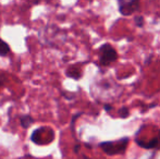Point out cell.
<instances>
[{
    "label": "cell",
    "mask_w": 160,
    "mask_h": 159,
    "mask_svg": "<svg viewBox=\"0 0 160 159\" xmlns=\"http://www.w3.org/2000/svg\"><path fill=\"white\" fill-rule=\"evenodd\" d=\"M99 63L101 66H108L118 59V53L116 49L110 44H103L99 47Z\"/></svg>",
    "instance_id": "obj_1"
},
{
    "label": "cell",
    "mask_w": 160,
    "mask_h": 159,
    "mask_svg": "<svg viewBox=\"0 0 160 159\" xmlns=\"http://www.w3.org/2000/svg\"><path fill=\"white\" fill-rule=\"evenodd\" d=\"M119 12L124 17L132 15L139 9V1L137 0H119Z\"/></svg>",
    "instance_id": "obj_2"
},
{
    "label": "cell",
    "mask_w": 160,
    "mask_h": 159,
    "mask_svg": "<svg viewBox=\"0 0 160 159\" xmlns=\"http://www.w3.org/2000/svg\"><path fill=\"white\" fill-rule=\"evenodd\" d=\"M127 143H128V138H121L118 142H103L100 144V147L108 155H114V154L122 153L120 149L117 148V146H121V145L127 144Z\"/></svg>",
    "instance_id": "obj_3"
},
{
    "label": "cell",
    "mask_w": 160,
    "mask_h": 159,
    "mask_svg": "<svg viewBox=\"0 0 160 159\" xmlns=\"http://www.w3.org/2000/svg\"><path fill=\"white\" fill-rule=\"evenodd\" d=\"M34 122V119L31 115H24L22 117H20V124L21 127H23L24 130H28L31 125L33 124Z\"/></svg>",
    "instance_id": "obj_4"
},
{
    "label": "cell",
    "mask_w": 160,
    "mask_h": 159,
    "mask_svg": "<svg viewBox=\"0 0 160 159\" xmlns=\"http://www.w3.org/2000/svg\"><path fill=\"white\" fill-rule=\"evenodd\" d=\"M136 143L139 145L141 147H143V148H145V149H150V148H155V147L158 145V143H159V140L158 138H154V140H152V141H149V142H147V143H145V142H139L138 140H136Z\"/></svg>",
    "instance_id": "obj_5"
},
{
    "label": "cell",
    "mask_w": 160,
    "mask_h": 159,
    "mask_svg": "<svg viewBox=\"0 0 160 159\" xmlns=\"http://www.w3.org/2000/svg\"><path fill=\"white\" fill-rule=\"evenodd\" d=\"M11 52V48L9 44H7L3 39L0 38V57H6Z\"/></svg>",
    "instance_id": "obj_6"
},
{
    "label": "cell",
    "mask_w": 160,
    "mask_h": 159,
    "mask_svg": "<svg viewBox=\"0 0 160 159\" xmlns=\"http://www.w3.org/2000/svg\"><path fill=\"white\" fill-rule=\"evenodd\" d=\"M118 113H119V117L120 118H128V116H130V111H128V108H127V107L120 108L118 111Z\"/></svg>",
    "instance_id": "obj_7"
},
{
    "label": "cell",
    "mask_w": 160,
    "mask_h": 159,
    "mask_svg": "<svg viewBox=\"0 0 160 159\" xmlns=\"http://www.w3.org/2000/svg\"><path fill=\"white\" fill-rule=\"evenodd\" d=\"M134 22H135V24H136V26H138V27H142V26L144 25V23H145V19H144V17H141V15H138V17H134Z\"/></svg>",
    "instance_id": "obj_8"
},
{
    "label": "cell",
    "mask_w": 160,
    "mask_h": 159,
    "mask_svg": "<svg viewBox=\"0 0 160 159\" xmlns=\"http://www.w3.org/2000/svg\"><path fill=\"white\" fill-rule=\"evenodd\" d=\"M103 108H105V110H106V111H108V112L112 110V106H110V105H108V104H106Z\"/></svg>",
    "instance_id": "obj_9"
},
{
    "label": "cell",
    "mask_w": 160,
    "mask_h": 159,
    "mask_svg": "<svg viewBox=\"0 0 160 159\" xmlns=\"http://www.w3.org/2000/svg\"><path fill=\"white\" fill-rule=\"evenodd\" d=\"M78 148H80V145H75V146H74V152H75V153H78Z\"/></svg>",
    "instance_id": "obj_10"
},
{
    "label": "cell",
    "mask_w": 160,
    "mask_h": 159,
    "mask_svg": "<svg viewBox=\"0 0 160 159\" xmlns=\"http://www.w3.org/2000/svg\"><path fill=\"white\" fill-rule=\"evenodd\" d=\"M158 140L160 141V130H159V133H158Z\"/></svg>",
    "instance_id": "obj_11"
},
{
    "label": "cell",
    "mask_w": 160,
    "mask_h": 159,
    "mask_svg": "<svg viewBox=\"0 0 160 159\" xmlns=\"http://www.w3.org/2000/svg\"><path fill=\"white\" fill-rule=\"evenodd\" d=\"M0 85H3V81H2V82H0Z\"/></svg>",
    "instance_id": "obj_12"
}]
</instances>
